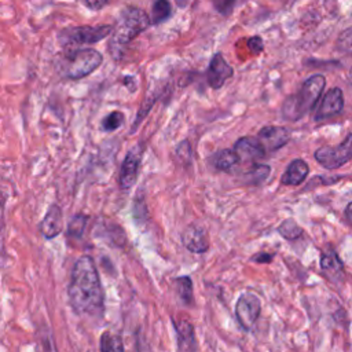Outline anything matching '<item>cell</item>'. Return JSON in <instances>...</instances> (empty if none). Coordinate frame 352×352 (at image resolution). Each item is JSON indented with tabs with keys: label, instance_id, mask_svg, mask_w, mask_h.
Segmentation results:
<instances>
[{
	"label": "cell",
	"instance_id": "ba28073f",
	"mask_svg": "<svg viewBox=\"0 0 352 352\" xmlns=\"http://www.w3.org/2000/svg\"><path fill=\"white\" fill-rule=\"evenodd\" d=\"M142 157H143V147L140 144L133 146L125 155L120 169V177H118L120 187L122 190H128L136 183Z\"/></svg>",
	"mask_w": 352,
	"mask_h": 352
},
{
	"label": "cell",
	"instance_id": "d6986e66",
	"mask_svg": "<svg viewBox=\"0 0 352 352\" xmlns=\"http://www.w3.org/2000/svg\"><path fill=\"white\" fill-rule=\"evenodd\" d=\"M239 161L238 154L235 153V150H221L217 153L216 158H214V166L220 170H230L234 165H236Z\"/></svg>",
	"mask_w": 352,
	"mask_h": 352
},
{
	"label": "cell",
	"instance_id": "4dcf8cb0",
	"mask_svg": "<svg viewBox=\"0 0 352 352\" xmlns=\"http://www.w3.org/2000/svg\"><path fill=\"white\" fill-rule=\"evenodd\" d=\"M345 216L348 219V221L352 224V202H349L345 208Z\"/></svg>",
	"mask_w": 352,
	"mask_h": 352
},
{
	"label": "cell",
	"instance_id": "5bb4252c",
	"mask_svg": "<svg viewBox=\"0 0 352 352\" xmlns=\"http://www.w3.org/2000/svg\"><path fill=\"white\" fill-rule=\"evenodd\" d=\"M235 153L239 157V161L253 162L265 155V150L260 140L253 136H243L235 142Z\"/></svg>",
	"mask_w": 352,
	"mask_h": 352
},
{
	"label": "cell",
	"instance_id": "7c38bea8",
	"mask_svg": "<svg viewBox=\"0 0 352 352\" xmlns=\"http://www.w3.org/2000/svg\"><path fill=\"white\" fill-rule=\"evenodd\" d=\"M182 242L192 253H204L209 248L208 232L198 224H190L182 234Z\"/></svg>",
	"mask_w": 352,
	"mask_h": 352
},
{
	"label": "cell",
	"instance_id": "cb8c5ba5",
	"mask_svg": "<svg viewBox=\"0 0 352 352\" xmlns=\"http://www.w3.org/2000/svg\"><path fill=\"white\" fill-rule=\"evenodd\" d=\"M124 121V114L121 111H111L110 114H107L103 121H102V128L107 132L116 131L117 128L121 126Z\"/></svg>",
	"mask_w": 352,
	"mask_h": 352
},
{
	"label": "cell",
	"instance_id": "44dd1931",
	"mask_svg": "<svg viewBox=\"0 0 352 352\" xmlns=\"http://www.w3.org/2000/svg\"><path fill=\"white\" fill-rule=\"evenodd\" d=\"M176 290L179 298L183 304H191L192 301V282L188 276H182L176 279Z\"/></svg>",
	"mask_w": 352,
	"mask_h": 352
},
{
	"label": "cell",
	"instance_id": "e0dca14e",
	"mask_svg": "<svg viewBox=\"0 0 352 352\" xmlns=\"http://www.w3.org/2000/svg\"><path fill=\"white\" fill-rule=\"evenodd\" d=\"M320 268L333 280H336L342 274V263L338 258L337 253L333 250H326L322 253Z\"/></svg>",
	"mask_w": 352,
	"mask_h": 352
},
{
	"label": "cell",
	"instance_id": "9a60e30c",
	"mask_svg": "<svg viewBox=\"0 0 352 352\" xmlns=\"http://www.w3.org/2000/svg\"><path fill=\"white\" fill-rule=\"evenodd\" d=\"M308 172H309V168L305 161L294 160L289 164L287 169L285 170L280 179V183L283 186H298L308 176Z\"/></svg>",
	"mask_w": 352,
	"mask_h": 352
},
{
	"label": "cell",
	"instance_id": "7402d4cb",
	"mask_svg": "<svg viewBox=\"0 0 352 352\" xmlns=\"http://www.w3.org/2000/svg\"><path fill=\"white\" fill-rule=\"evenodd\" d=\"M279 234L285 238V239H289V241H294L297 238H300L302 235V228L292 219H287L285 220L279 228H278Z\"/></svg>",
	"mask_w": 352,
	"mask_h": 352
},
{
	"label": "cell",
	"instance_id": "30bf717a",
	"mask_svg": "<svg viewBox=\"0 0 352 352\" xmlns=\"http://www.w3.org/2000/svg\"><path fill=\"white\" fill-rule=\"evenodd\" d=\"M234 74V70L232 67L230 66V63L223 58L221 54H214L210 63H209V67H208V72H206V80H208V84L214 88V89H219L223 87V84Z\"/></svg>",
	"mask_w": 352,
	"mask_h": 352
},
{
	"label": "cell",
	"instance_id": "9c48e42d",
	"mask_svg": "<svg viewBox=\"0 0 352 352\" xmlns=\"http://www.w3.org/2000/svg\"><path fill=\"white\" fill-rule=\"evenodd\" d=\"M344 107V95L342 91L337 87L329 89L322 98L320 104L315 113V121H322L330 117H334L341 113Z\"/></svg>",
	"mask_w": 352,
	"mask_h": 352
},
{
	"label": "cell",
	"instance_id": "8fae6325",
	"mask_svg": "<svg viewBox=\"0 0 352 352\" xmlns=\"http://www.w3.org/2000/svg\"><path fill=\"white\" fill-rule=\"evenodd\" d=\"M257 139L260 140L265 151H276L289 142L290 133L285 126L268 125L260 129Z\"/></svg>",
	"mask_w": 352,
	"mask_h": 352
},
{
	"label": "cell",
	"instance_id": "7a4b0ae2",
	"mask_svg": "<svg viewBox=\"0 0 352 352\" xmlns=\"http://www.w3.org/2000/svg\"><path fill=\"white\" fill-rule=\"evenodd\" d=\"M150 25V16L142 8L132 6L125 7L121 11L120 19L111 32L109 51L113 55V58L120 59L126 45L142 32H144Z\"/></svg>",
	"mask_w": 352,
	"mask_h": 352
},
{
	"label": "cell",
	"instance_id": "2e32d148",
	"mask_svg": "<svg viewBox=\"0 0 352 352\" xmlns=\"http://www.w3.org/2000/svg\"><path fill=\"white\" fill-rule=\"evenodd\" d=\"M176 336H177V349L179 351H195V337L194 329L190 322L182 319L176 324Z\"/></svg>",
	"mask_w": 352,
	"mask_h": 352
},
{
	"label": "cell",
	"instance_id": "f1b7e54d",
	"mask_svg": "<svg viewBox=\"0 0 352 352\" xmlns=\"http://www.w3.org/2000/svg\"><path fill=\"white\" fill-rule=\"evenodd\" d=\"M82 1H84L85 7H88L89 10H94V11L103 8L109 3V0H82Z\"/></svg>",
	"mask_w": 352,
	"mask_h": 352
},
{
	"label": "cell",
	"instance_id": "4316f807",
	"mask_svg": "<svg viewBox=\"0 0 352 352\" xmlns=\"http://www.w3.org/2000/svg\"><path fill=\"white\" fill-rule=\"evenodd\" d=\"M235 1L236 0H212L214 10L223 16H228L232 12Z\"/></svg>",
	"mask_w": 352,
	"mask_h": 352
},
{
	"label": "cell",
	"instance_id": "603a6c76",
	"mask_svg": "<svg viewBox=\"0 0 352 352\" xmlns=\"http://www.w3.org/2000/svg\"><path fill=\"white\" fill-rule=\"evenodd\" d=\"M100 351H124L121 338L116 334L104 333L100 338Z\"/></svg>",
	"mask_w": 352,
	"mask_h": 352
},
{
	"label": "cell",
	"instance_id": "ac0fdd59",
	"mask_svg": "<svg viewBox=\"0 0 352 352\" xmlns=\"http://www.w3.org/2000/svg\"><path fill=\"white\" fill-rule=\"evenodd\" d=\"M172 15V7L168 0H155L151 7L150 14V22L153 25H158L164 21H166Z\"/></svg>",
	"mask_w": 352,
	"mask_h": 352
},
{
	"label": "cell",
	"instance_id": "f546056e",
	"mask_svg": "<svg viewBox=\"0 0 352 352\" xmlns=\"http://www.w3.org/2000/svg\"><path fill=\"white\" fill-rule=\"evenodd\" d=\"M253 261H257V263H270L272 260V254H268V253H258L256 256L252 257Z\"/></svg>",
	"mask_w": 352,
	"mask_h": 352
},
{
	"label": "cell",
	"instance_id": "8992f818",
	"mask_svg": "<svg viewBox=\"0 0 352 352\" xmlns=\"http://www.w3.org/2000/svg\"><path fill=\"white\" fill-rule=\"evenodd\" d=\"M315 160L326 169H337L352 160V133L337 146H323L315 151Z\"/></svg>",
	"mask_w": 352,
	"mask_h": 352
},
{
	"label": "cell",
	"instance_id": "5b68a950",
	"mask_svg": "<svg viewBox=\"0 0 352 352\" xmlns=\"http://www.w3.org/2000/svg\"><path fill=\"white\" fill-rule=\"evenodd\" d=\"M113 25H85V26H72L59 32L58 41L62 47H80L87 44H95L113 32Z\"/></svg>",
	"mask_w": 352,
	"mask_h": 352
},
{
	"label": "cell",
	"instance_id": "52a82bcc",
	"mask_svg": "<svg viewBox=\"0 0 352 352\" xmlns=\"http://www.w3.org/2000/svg\"><path fill=\"white\" fill-rule=\"evenodd\" d=\"M261 311V302L258 297L253 293H243L235 305V316L239 322V324L249 330L256 323L258 315Z\"/></svg>",
	"mask_w": 352,
	"mask_h": 352
},
{
	"label": "cell",
	"instance_id": "3957f363",
	"mask_svg": "<svg viewBox=\"0 0 352 352\" xmlns=\"http://www.w3.org/2000/svg\"><path fill=\"white\" fill-rule=\"evenodd\" d=\"M326 85V78L322 74H314L308 77L301 88L287 96L282 106V114L290 121H298L316 104Z\"/></svg>",
	"mask_w": 352,
	"mask_h": 352
},
{
	"label": "cell",
	"instance_id": "277c9868",
	"mask_svg": "<svg viewBox=\"0 0 352 352\" xmlns=\"http://www.w3.org/2000/svg\"><path fill=\"white\" fill-rule=\"evenodd\" d=\"M103 62V56L94 48L69 50L56 62L58 73L70 80H77L94 73Z\"/></svg>",
	"mask_w": 352,
	"mask_h": 352
},
{
	"label": "cell",
	"instance_id": "83f0119b",
	"mask_svg": "<svg viewBox=\"0 0 352 352\" xmlns=\"http://www.w3.org/2000/svg\"><path fill=\"white\" fill-rule=\"evenodd\" d=\"M248 47L250 50L252 54L257 55L260 54L263 50H264V43H263V38L260 36H253L250 38H248Z\"/></svg>",
	"mask_w": 352,
	"mask_h": 352
},
{
	"label": "cell",
	"instance_id": "ffe728a7",
	"mask_svg": "<svg viewBox=\"0 0 352 352\" xmlns=\"http://www.w3.org/2000/svg\"><path fill=\"white\" fill-rule=\"evenodd\" d=\"M87 223H88V217L85 214H82V213L74 214L67 226V231H66L67 236L70 239L81 238V235L84 234V230L87 227Z\"/></svg>",
	"mask_w": 352,
	"mask_h": 352
},
{
	"label": "cell",
	"instance_id": "1f68e13d",
	"mask_svg": "<svg viewBox=\"0 0 352 352\" xmlns=\"http://www.w3.org/2000/svg\"><path fill=\"white\" fill-rule=\"evenodd\" d=\"M175 1H176V4H177V7L183 8V7H186V6L188 4L190 0H175Z\"/></svg>",
	"mask_w": 352,
	"mask_h": 352
},
{
	"label": "cell",
	"instance_id": "484cf974",
	"mask_svg": "<svg viewBox=\"0 0 352 352\" xmlns=\"http://www.w3.org/2000/svg\"><path fill=\"white\" fill-rule=\"evenodd\" d=\"M271 172V168L268 165H256L249 173H246L248 176V180L249 183H253V184H257V183H261L267 179V176L270 175Z\"/></svg>",
	"mask_w": 352,
	"mask_h": 352
},
{
	"label": "cell",
	"instance_id": "6da1fadb",
	"mask_svg": "<svg viewBox=\"0 0 352 352\" xmlns=\"http://www.w3.org/2000/svg\"><path fill=\"white\" fill-rule=\"evenodd\" d=\"M69 302L80 316L99 318L104 309V293L94 260L81 256L76 260L67 286Z\"/></svg>",
	"mask_w": 352,
	"mask_h": 352
},
{
	"label": "cell",
	"instance_id": "d4e9b609",
	"mask_svg": "<svg viewBox=\"0 0 352 352\" xmlns=\"http://www.w3.org/2000/svg\"><path fill=\"white\" fill-rule=\"evenodd\" d=\"M337 48L348 55H352V26L346 28L338 34Z\"/></svg>",
	"mask_w": 352,
	"mask_h": 352
},
{
	"label": "cell",
	"instance_id": "4fadbf2b",
	"mask_svg": "<svg viewBox=\"0 0 352 352\" xmlns=\"http://www.w3.org/2000/svg\"><path fill=\"white\" fill-rule=\"evenodd\" d=\"M40 232L45 239H54L63 231V214L58 205H51L44 214L40 226Z\"/></svg>",
	"mask_w": 352,
	"mask_h": 352
}]
</instances>
